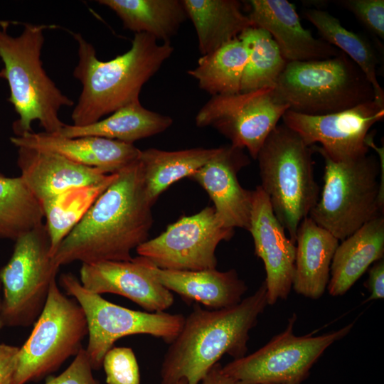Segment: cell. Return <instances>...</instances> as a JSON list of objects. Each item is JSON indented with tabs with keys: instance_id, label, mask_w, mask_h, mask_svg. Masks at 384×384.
I'll return each mask as SVG.
<instances>
[{
	"instance_id": "cell-1",
	"label": "cell",
	"mask_w": 384,
	"mask_h": 384,
	"mask_svg": "<svg viewBox=\"0 0 384 384\" xmlns=\"http://www.w3.org/2000/svg\"><path fill=\"white\" fill-rule=\"evenodd\" d=\"M115 174L60 242L52 257L56 267L75 261H130L132 251L148 240L153 205L146 195L142 165L137 160Z\"/></svg>"
},
{
	"instance_id": "cell-2",
	"label": "cell",
	"mask_w": 384,
	"mask_h": 384,
	"mask_svg": "<svg viewBox=\"0 0 384 384\" xmlns=\"http://www.w3.org/2000/svg\"><path fill=\"white\" fill-rule=\"evenodd\" d=\"M267 305L265 282L238 304L206 310L195 305L169 344L161 367V384H199L225 354L234 359L245 356L249 332Z\"/></svg>"
},
{
	"instance_id": "cell-3",
	"label": "cell",
	"mask_w": 384,
	"mask_h": 384,
	"mask_svg": "<svg viewBox=\"0 0 384 384\" xmlns=\"http://www.w3.org/2000/svg\"><path fill=\"white\" fill-rule=\"evenodd\" d=\"M72 34L78 45V62L73 75L82 85L71 114L72 124L78 127L95 123L139 100L143 85L174 50L170 42L160 44L147 33H135L129 50L102 61L97 58L94 46L80 33Z\"/></svg>"
},
{
	"instance_id": "cell-4",
	"label": "cell",
	"mask_w": 384,
	"mask_h": 384,
	"mask_svg": "<svg viewBox=\"0 0 384 384\" xmlns=\"http://www.w3.org/2000/svg\"><path fill=\"white\" fill-rule=\"evenodd\" d=\"M10 21L0 20V58L4 67L0 78L9 85L8 101L18 119L12 124L14 136L33 132L38 121L44 132L55 134L64 126L59 117L63 107L74 102L64 95L50 78L41 59L47 26L24 23L16 36L9 33Z\"/></svg>"
},
{
	"instance_id": "cell-5",
	"label": "cell",
	"mask_w": 384,
	"mask_h": 384,
	"mask_svg": "<svg viewBox=\"0 0 384 384\" xmlns=\"http://www.w3.org/2000/svg\"><path fill=\"white\" fill-rule=\"evenodd\" d=\"M313 153L311 146L297 132L282 124L269 134L256 158L260 186L294 244L299 224L309 216L319 198Z\"/></svg>"
},
{
	"instance_id": "cell-6",
	"label": "cell",
	"mask_w": 384,
	"mask_h": 384,
	"mask_svg": "<svg viewBox=\"0 0 384 384\" xmlns=\"http://www.w3.org/2000/svg\"><path fill=\"white\" fill-rule=\"evenodd\" d=\"M273 92L289 110L309 115L341 112L375 98L364 73L343 52L326 59L287 63Z\"/></svg>"
},
{
	"instance_id": "cell-7",
	"label": "cell",
	"mask_w": 384,
	"mask_h": 384,
	"mask_svg": "<svg viewBox=\"0 0 384 384\" xmlns=\"http://www.w3.org/2000/svg\"><path fill=\"white\" fill-rule=\"evenodd\" d=\"M318 153L325 164L324 186L309 217L342 241L383 215L384 191L378 179L380 165L373 156L335 162Z\"/></svg>"
},
{
	"instance_id": "cell-8",
	"label": "cell",
	"mask_w": 384,
	"mask_h": 384,
	"mask_svg": "<svg viewBox=\"0 0 384 384\" xmlns=\"http://www.w3.org/2000/svg\"><path fill=\"white\" fill-rule=\"evenodd\" d=\"M87 334L82 307L59 289L54 277L44 308L29 337L19 347L11 384H26L57 370L82 348Z\"/></svg>"
},
{
	"instance_id": "cell-9",
	"label": "cell",
	"mask_w": 384,
	"mask_h": 384,
	"mask_svg": "<svg viewBox=\"0 0 384 384\" xmlns=\"http://www.w3.org/2000/svg\"><path fill=\"white\" fill-rule=\"evenodd\" d=\"M12 255L0 269L1 321L4 326L26 327L35 324L46 304L56 267L50 254L45 223L14 241Z\"/></svg>"
},
{
	"instance_id": "cell-10",
	"label": "cell",
	"mask_w": 384,
	"mask_h": 384,
	"mask_svg": "<svg viewBox=\"0 0 384 384\" xmlns=\"http://www.w3.org/2000/svg\"><path fill=\"white\" fill-rule=\"evenodd\" d=\"M60 284L84 311L88 329L85 351L93 370L101 368L105 354L119 338L147 334L170 344L184 324L185 316L180 314L135 311L113 304L84 288L71 273L62 274Z\"/></svg>"
},
{
	"instance_id": "cell-11",
	"label": "cell",
	"mask_w": 384,
	"mask_h": 384,
	"mask_svg": "<svg viewBox=\"0 0 384 384\" xmlns=\"http://www.w3.org/2000/svg\"><path fill=\"white\" fill-rule=\"evenodd\" d=\"M296 319L294 314L285 330L257 351L222 366L223 372L237 384H301L326 349L345 337L354 324L320 336H298L293 333Z\"/></svg>"
},
{
	"instance_id": "cell-12",
	"label": "cell",
	"mask_w": 384,
	"mask_h": 384,
	"mask_svg": "<svg viewBox=\"0 0 384 384\" xmlns=\"http://www.w3.org/2000/svg\"><path fill=\"white\" fill-rule=\"evenodd\" d=\"M234 235L218 217L213 207L183 216L166 230L140 245L136 251L156 267L172 270L216 269L215 250Z\"/></svg>"
},
{
	"instance_id": "cell-13",
	"label": "cell",
	"mask_w": 384,
	"mask_h": 384,
	"mask_svg": "<svg viewBox=\"0 0 384 384\" xmlns=\"http://www.w3.org/2000/svg\"><path fill=\"white\" fill-rule=\"evenodd\" d=\"M287 105L278 102L273 88L214 95L196 117L197 127H212L256 159L265 139L277 126Z\"/></svg>"
},
{
	"instance_id": "cell-14",
	"label": "cell",
	"mask_w": 384,
	"mask_h": 384,
	"mask_svg": "<svg viewBox=\"0 0 384 384\" xmlns=\"http://www.w3.org/2000/svg\"><path fill=\"white\" fill-rule=\"evenodd\" d=\"M384 117V104L375 100L353 107L322 115L287 110L283 124L297 132L314 152H321L335 162L368 155L370 129Z\"/></svg>"
},
{
	"instance_id": "cell-15",
	"label": "cell",
	"mask_w": 384,
	"mask_h": 384,
	"mask_svg": "<svg viewBox=\"0 0 384 384\" xmlns=\"http://www.w3.org/2000/svg\"><path fill=\"white\" fill-rule=\"evenodd\" d=\"M248 231L253 238L255 253L265 265L267 304L286 299L292 288L296 246L286 236L267 195L260 186L253 191Z\"/></svg>"
},
{
	"instance_id": "cell-16",
	"label": "cell",
	"mask_w": 384,
	"mask_h": 384,
	"mask_svg": "<svg viewBox=\"0 0 384 384\" xmlns=\"http://www.w3.org/2000/svg\"><path fill=\"white\" fill-rule=\"evenodd\" d=\"M250 162L243 149L231 144L223 146L188 177L207 192L215 213L227 228L249 230L253 191L241 186L238 173Z\"/></svg>"
},
{
	"instance_id": "cell-17",
	"label": "cell",
	"mask_w": 384,
	"mask_h": 384,
	"mask_svg": "<svg viewBox=\"0 0 384 384\" xmlns=\"http://www.w3.org/2000/svg\"><path fill=\"white\" fill-rule=\"evenodd\" d=\"M80 282L88 291L124 297L148 312H162L174 302L171 291L146 270L139 257L130 261L82 264Z\"/></svg>"
},
{
	"instance_id": "cell-18",
	"label": "cell",
	"mask_w": 384,
	"mask_h": 384,
	"mask_svg": "<svg viewBox=\"0 0 384 384\" xmlns=\"http://www.w3.org/2000/svg\"><path fill=\"white\" fill-rule=\"evenodd\" d=\"M247 14L254 27L267 31L289 62L322 60L341 51L313 36L300 21L294 4L287 0H250Z\"/></svg>"
},
{
	"instance_id": "cell-19",
	"label": "cell",
	"mask_w": 384,
	"mask_h": 384,
	"mask_svg": "<svg viewBox=\"0 0 384 384\" xmlns=\"http://www.w3.org/2000/svg\"><path fill=\"white\" fill-rule=\"evenodd\" d=\"M17 149L19 176L41 206L73 188L100 183L110 174L76 164L53 152L26 147Z\"/></svg>"
},
{
	"instance_id": "cell-20",
	"label": "cell",
	"mask_w": 384,
	"mask_h": 384,
	"mask_svg": "<svg viewBox=\"0 0 384 384\" xmlns=\"http://www.w3.org/2000/svg\"><path fill=\"white\" fill-rule=\"evenodd\" d=\"M16 147L48 151L82 166L114 174L136 161L141 150L134 144L99 137H62L45 132L10 137Z\"/></svg>"
},
{
	"instance_id": "cell-21",
	"label": "cell",
	"mask_w": 384,
	"mask_h": 384,
	"mask_svg": "<svg viewBox=\"0 0 384 384\" xmlns=\"http://www.w3.org/2000/svg\"><path fill=\"white\" fill-rule=\"evenodd\" d=\"M149 274L162 286L178 294L186 302L201 303L211 309L235 306L242 301L247 287L232 269L220 272L161 269L138 256Z\"/></svg>"
},
{
	"instance_id": "cell-22",
	"label": "cell",
	"mask_w": 384,
	"mask_h": 384,
	"mask_svg": "<svg viewBox=\"0 0 384 384\" xmlns=\"http://www.w3.org/2000/svg\"><path fill=\"white\" fill-rule=\"evenodd\" d=\"M338 240L309 216L299 224L292 288L305 297L320 298L327 288Z\"/></svg>"
},
{
	"instance_id": "cell-23",
	"label": "cell",
	"mask_w": 384,
	"mask_h": 384,
	"mask_svg": "<svg viewBox=\"0 0 384 384\" xmlns=\"http://www.w3.org/2000/svg\"><path fill=\"white\" fill-rule=\"evenodd\" d=\"M384 218L380 215L338 244L330 267L327 289L333 297L342 296L373 263L383 259Z\"/></svg>"
},
{
	"instance_id": "cell-24",
	"label": "cell",
	"mask_w": 384,
	"mask_h": 384,
	"mask_svg": "<svg viewBox=\"0 0 384 384\" xmlns=\"http://www.w3.org/2000/svg\"><path fill=\"white\" fill-rule=\"evenodd\" d=\"M193 23L201 55L209 54L254 27L237 0H181Z\"/></svg>"
},
{
	"instance_id": "cell-25",
	"label": "cell",
	"mask_w": 384,
	"mask_h": 384,
	"mask_svg": "<svg viewBox=\"0 0 384 384\" xmlns=\"http://www.w3.org/2000/svg\"><path fill=\"white\" fill-rule=\"evenodd\" d=\"M172 123L169 116L147 110L138 100L88 125L78 127L65 124L55 134L66 138L99 137L134 144L136 141L165 131Z\"/></svg>"
},
{
	"instance_id": "cell-26",
	"label": "cell",
	"mask_w": 384,
	"mask_h": 384,
	"mask_svg": "<svg viewBox=\"0 0 384 384\" xmlns=\"http://www.w3.org/2000/svg\"><path fill=\"white\" fill-rule=\"evenodd\" d=\"M112 10L124 28L170 42L188 18L181 0H100Z\"/></svg>"
},
{
	"instance_id": "cell-27",
	"label": "cell",
	"mask_w": 384,
	"mask_h": 384,
	"mask_svg": "<svg viewBox=\"0 0 384 384\" xmlns=\"http://www.w3.org/2000/svg\"><path fill=\"white\" fill-rule=\"evenodd\" d=\"M218 148H193L164 151L154 148L140 151V162L146 195L153 205L161 193L174 183L189 177L205 165L218 151Z\"/></svg>"
},
{
	"instance_id": "cell-28",
	"label": "cell",
	"mask_w": 384,
	"mask_h": 384,
	"mask_svg": "<svg viewBox=\"0 0 384 384\" xmlns=\"http://www.w3.org/2000/svg\"><path fill=\"white\" fill-rule=\"evenodd\" d=\"M247 58L245 44L237 38L201 55L197 66L187 73L197 80L201 90L212 96L239 93Z\"/></svg>"
},
{
	"instance_id": "cell-29",
	"label": "cell",
	"mask_w": 384,
	"mask_h": 384,
	"mask_svg": "<svg viewBox=\"0 0 384 384\" xmlns=\"http://www.w3.org/2000/svg\"><path fill=\"white\" fill-rule=\"evenodd\" d=\"M305 16L318 30L322 40L341 50L362 70L371 84L374 100L384 104V91L380 85L376 68L378 58L373 48L364 38L348 31L338 18L321 9H309Z\"/></svg>"
},
{
	"instance_id": "cell-30",
	"label": "cell",
	"mask_w": 384,
	"mask_h": 384,
	"mask_svg": "<svg viewBox=\"0 0 384 384\" xmlns=\"http://www.w3.org/2000/svg\"><path fill=\"white\" fill-rule=\"evenodd\" d=\"M115 174H110L100 183L73 188L41 204L50 242L51 257L63 240L114 180Z\"/></svg>"
},
{
	"instance_id": "cell-31",
	"label": "cell",
	"mask_w": 384,
	"mask_h": 384,
	"mask_svg": "<svg viewBox=\"0 0 384 384\" xmlns=\"http://www.w3.org/2000/svg\"><path fill=\"white\" fill-rule=\"evenodd\" d=\"M43 220L40 203L21 177L0 174V238L15 241Z\"/></svg>"
},
{
	"instance_id": "cell-32",
	"label": "cell",
	"mask_w": 384,
	"mask_h": 384,
	"mask_svg": "<svg viewBox=\"0 0 384 384\" xmlns=\"http://www.w3.org/2000/svg\"><path fill=\"white\" fill-rule=\"evenodd\" d=\"M238 38L248 50L240 92L273 88L287 62L272 36L264 29L250 27Z\"/></svg>"
},
{
	"instance_id": "cell-33",
	"label": "cell",
	"mask_w": 384,
	"mask_h": 384,
	"mask_svg": "<svg viewBox=\"0 0 384 384\" xmlns=\"http://www.w3.org/2000/svg\"><path fill=\"white\" fill-rule=\"evenodd\" d=\"M102 366L107 384H140L139 365L131 348L112 347L105 354Z\"/></svg>"
},
{
	"instance_id": "cell-34",
	"label": "cell",
	"mask_w": 384,
	"mask_h": 384,
	"mask_svg": "<svg viewBox=\"0 0 384 384\" xmlns=\"http://www.w3.org/2000/svg\"><path fill=\"white\" fill-rule=\"evenodd\" d=\"M340 4L351 11L370 31L384 38L383 0H342Z\"/></svg>"
},
{
	"instance_id": "cell-35",
	"label": "cell",
	"mask_w": 384,
	"mask_h": 384,
	"mask_svg": "<svg viewBox=\"0 0 384 384\" xmlns=\"http://www.w3.org/2000/svg\"><path fill=\"white\" fill-rule=\"evenodd\" d=\"M92 370L85 348H82L63 373L50 378L45 384H100Z\"/></svg>"
},
{
	"instance_id": "cell-36",
	"label": "cell",
	"mask_w": 384,
	"mask_h": 384,
	"mask_svg": "<svg viewBox=\"0 0 384 384\" xmlns=\"http://www.w3.org/2000/svg\"><path fill=\"white\" fill-rule=\"evenodd\" d=\"M19 347L0 343V384H11Z\"/></svg>"
},
{
	"instance_id": "cell-37",
	"label": "cell",
	"mask_w": 384,
	"mask_h": 384,
	"mask_svg": "<svg viewBox=\"0 0 384 384\" xmlns=\"http://www.w3.org/2000/svg\"><path fill=\"white\" fill-rule=\"evenodd\" d=\"M365 286L370 292L367 301L381 299L384 297V260L381 259L373 263L368 272Z\"/></svg>"
},
{
	"instance_id": "cell-38",
	"label": "cell",
	"mask_w": 384,
	"mask_h": 384,
	"mask_svg": "<svg viewBox=\"0 0 384 384\" xmlns=\"http://www.w3.org/2000/svg\"><path fill=\"white\" fill-rule=\"evenodd\" d=\"M202 384H237L222 370V366L217 363L201 380Z\"/></svg>"
},
{
	"instance_id": "cell-39",
	"label": "cell",
	"mask_w": 384,
	"mask_h": 384,
	"mask_svg": "<svg viewBox=\"0 0 384 384\" xmlns=\"http://www.w3.org/2000/svg\"><path fill=\"white\" fill-rule=\"evenodd\" d=\"M1 284L0 282V330L2 327H4L2 321H1Z\"/></svg>"
},
{
	"instance_id": "cell-40",
	"label": "cell",
	"mask_w": 384,
	"mask_h": 384,
	"mask_svg": "<svg viewBox=\"0 0 384 384\" xmlns=\"http://www.w3.org/2000/svg\"><path fill=\"white\" fill-rule=\"evenodd\" d=\"M176 384H188L186 380H181L179 382H178Z\"/></svg>"
},
{
	"instance_id": "cell-41",
	"label": "cell",
	"mask_w": 384,
	"mask_h": 384,
	"mask_svg": "<svg viewBox=\"0 0 384 384\" xmlns=\"http://www.w3.org/2000/svg\"><path fill=\"white\" fill-rule=\"evenodd\" d=\"M278 384H300L297 383H278Z\"/></svg>"
}]
</instances>
